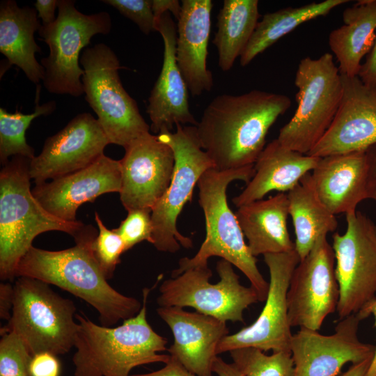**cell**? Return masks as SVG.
<instances>
[{"label":"cell","instance_id":"6da1fadb","mask_svg":"<svg viewBox=\"0 0 376 376\" xmlns=\"http://www.w3.org/2000/svg\"><path fill=\"white\" fill-rule=\"evenodd\" d=\"M291 103L287 95L259 90L215 97L196 126L201 147L214 168L226 171L254 164L269 128Z\"/></svg>","mask_w":376,"mask_h":376},{"label":"cell","instance_id":"7a4b0ae2","mask_svg":"<svg viewBox=\"0 0 376 376\" xmlns=\"http://www.w3.org/2000/svg\"><path fill=\"white\" fill-rule=\"evenodd\" d=\"M97 233L85 225L74 237L76 244L63 250L32 246L19 263L16 277L36 279L71 293L98 312L101 325L110 327L135 316L142 306L136 298L111 287L102 274L90 249Z\"/></svg>","mask_w":376,"mask_h":376},{"label":"cell","instance_id":"3957f363","mask_svg":"<svg viewBox=\"0 0 376 376\" xmlns=\"http://www.w3.org/2000/svg\"><path fill=\"white\" fill-rule=\"evenodd\" d=\"M149 291L143 290L140 311L117 327L99 325L76 314L74 376H130L137 366L169 361L170 355L159 354L168 350L167 339L155 332L146 318Z\"/></svg>","mask_w":376,"mask_h":376},{"label":"cell","instance_id":"277c9868","mask_svg":"<svg viewBox=\"0 0 376 376\" xmlns=\"http://www.w3.org/2000/svg\"><path fill=\"white\" fill-rule=\"evenodd\" d=\"M255 173L253 165L236 169L220 171L214 168L207 170L198 181V203L205 221V238L198 252L192 258L185 257L178 262V267L172 272L175 277L185 271L207 265L212 256L221 258L238 268L249 279L251 286L257 292L260 301L266 300L269 283L257 266L253 256L244 240L238 221L228 201L226 190L234 180L246 184Z\"/></svg>","mask_w":376,"mask_h":376},{"label":"cell","instance_id":"5b68a950","mask_svg":"<svg viewBox=\"0 0 376 376\" xmlns=\"http://www.w3.org/2000/svg\"><path fill=\"white\" fill-rule=\"evenodd\" d=\"M31 159L14 156L0 172V278L12 281L19 263L38 235L52 230L76 237L84 224L68 222L49 213L31 189Z\"/></svg>","mask_w":376,"mask_h":376},{"label":"cell","instance_id":"8992f818","mask_svg":"<svg viewBox=\"0 0 376 376\" xmlns=\"http://www.w3.org/2000/svg\"><path fill=\"white\" fill-rule=\"evenodd\" d=\"M13 285L11 316L1 333H16L33 356L68 353L75 345L77 330L74 302L31 277L19 276Z\"/></svg>","mask_w":376,"mask_h":376},{"label":"cell","instance_id":"52a82bcc","mask_svg":"<svg viewBox=\"0 0 376 376\" xmlns=\"http://www.w3.org/2000/svg\"><path fill=\"white\" fill-rule=\"evenodd\" d=\"M295 84L297 107L277 139L288 148L308 154L331 125L342 98V75L333 54L327 52L318 58H302Z\"/></svg>","mask_w":376,"mask_h":376},{"label":"cell","instance_id":"ba28073f","mask_svg":"<svg viewBox=\"0 0 376 376\" xmlns=\"http://www.w3.org/2000/svg\"><path fill=\"white\" fill-rule=\"evenodd\" d=\"M79 63L84 70L85 100L96 113L110 143L125 148L150 132L136 101L121 83L120 61L109 46L98 43L87 47Z\"/></svg>","mask_w":376,"mask_h":376},{"label":"cell","instance_id":"9c48e42d","mask_svg":"<svg viewBox=\"0 0 376 376\" xmlns=\"http://www.w3.org/2000/svg\"><path fill=\"white\" fill-rule=\"evenodd\" d=\"M57 8L56 20L42 24L38 31L49 49V55L40 59L45 70L42 81L51 93L79 97L84 93L81 52L94 36L110 32L111 16L105 11L82 13L72 0H58Z\"/></svg>","mask_w":376,"mask_h":376},{"label":"cell","instance_id":"30bf717a","mask_svg":"<svg viewBox=\"0 0 376 376\" xmlns=\"http://www.w3.org/2000/svg\"><path fill=\"white\" fill-rule=\"evenodd\" d=\"M157 135L173 150L175 166L169 188L152 208L151 244L159 251L175 253L181 245L185 249L193 246L192 240L178 230V217L191 201L201 176L214 164L201 147L196 126L177 124L175 132Z\"/></svg>","mask_w":376,"mask_h":376},{"label":"cell","instance_id":"8fae6325","mask_svg":"<svg viewBox=\"0 0 376 376\" xmlns=\"http://www.w3.org/2000/svg\"><path fill=\"white\" fill-rule=\"evenodd\" d=\"M220 280L211 283L207 265L185 271L164 281L157 302L160 307H191L197 312L220 320L244 322L243 313L259 301L255 289L242 285L233 265L221 259L216 266Z\"/></svg>","mask_w":376,"mask_h":376},{"label":"cell","instance_id":"7c38bea8","mask_svg":"<svg viewBox=\"0 0 376 376\" xmlns=\"http://www.w3.org/2000/svg\"><path fill=\"white\" fill-rule=\"evenodd\" d=\"M345 216L346 231L334 233L331 244L339 319L360 312L376 299V226L359 211Z\"/></svg>","mask_w":376,"mask_h":376},{"label":"cell","instance_id":"4fadbf2b","mask_svg":"<svg viewBox=\"0 0 376 376\" xmlns=\"http://www.w3.org/2000/svg\"><path fill=\"white\" fill-rule=\"evenodd\" d=\"M263 256L269 273L265 304L253 324L221 340L217 347V355L243 347L291 352L292 334L288 315L287 293L300 258L295 249Z\"/></svg>","mask_w":376,"mask_h":376},{"label":"cell","instance_id":"5bb4252c","mask_svg":"<svg viewBox=\"0 0 376 376\" xmlns=\"http://www.w3.org/2000/svg\"><path fill=\"white\" fill-rule=\"evenodd\" d=\"M335 262L331 245L322 236L297 265L287 293L291 327L318 331L327 316L336 311L339 288Z\"/></svg>","mask_w":376,"mask_h":376},{"label":"cell","instance_id":"9a60e30c","mask_svg":"<svg viewBox=\"0 0 376 376\" xmlns=\"http://www.w3.org/2000/svg\"><path fill=\"white\" fill-rule=\"evenodd\" d=\"M361 320L359 313L339 319L331 335L306 328L292 334L290 352L294 376H338L346 363L374 357L375 345L359 338Z\"/></svg>","mask_w":376,"mask_h":376},{"label":"cell","instance_id":"2e32d148","mask_svg":"<svg viewBox=\"0 0 376 376\" xmlns=\"http://www.w3.org/2000/svg\"><path fill=\"white\" fill-rule=\"evenodd\" d=\"M109 143L97 119L79 113L47 138L41 152L30 162V178L39 185L81 170L103 155Z\"/></svg>","mask_w":376,"mask_h":376},{"label":"cell","instance_id":"e0dca14e","mask_svg":"<svg viewBox=\"0 0 376 376\" xmlns=\"http://www.w3.org/2000/svg\"><path fill=\"white\" fill-rule=\"evenodd\" d=\"M124 149L125 155L120 160V201L127 212L152 210L171 182L175 166L173 151L157 135L150 132Z\"/></svg>","mask_w":376,"mask_h":376},{"label":"cell","instance_id":"ac0fdd59","mask_svg":"<svg viewBox=\"0 0 376 376\" xmlns=\"http://www.w3.org/2000/svg\"><path fill=\"white\" fill-rule=\"evenodd\" d=\"M343 95L336 116L308 153L323 157L366 151L376 144V90L357 77L343 76Z\"/></svg>","mask_w":376,"mask_h":376},{"label":"cell","instance_id":"d6986e66","mask_svg":"<svg viewBox=\"0 0 376 376\" xmlns=\"http://www.w3.org/2000/svg\"><path fill=\"white\" fill-rule=\"evenodd\" d=\"M122 173L120 160L104 154L91 165L67 175L36 185L32 194L39 203L53 216L74 222L77 209L99 196L120 193Z\"/></svg>","mask_w":376,"mask_h":376},{"label":"cell","instance_id":"ffe728a7","mask_svg":"<svg viewBox=\"0 0 376 376\" xmlns=\"http://www.w3.org/2000/svg\"><path fill=\"white\" fill-rule=\"evenodd\" d=\"M155 30L163 39L164 57L146 112L151 121L150 130L157 135L172 132L174 125L196 126L198 121L190 111L189 89L177 64V29L170 13L155 19Z\"/></svg>","mask_w":376,"mask_h":376},{"label":"cell","instance_id":"44dd1931","mask_svg":"<svg viewBox=\"0 0 376 376\" xmlns=\"http://www.w3.org/2000/svg\"><path fill=\"white\" fill-rule=\"evenodd\" d=\"M157 313L173 335L170 355L196 376H213L217 345L229 332L226 322L179 306H159Z\"/></svg>","mask_w":376,"mask_h":376},{"label":"cell","instance_id":"7402d4cb","mask_svg":"<svg viewBox=\"0 0 376 376\" xmlns=\"http://www.w3.org/2000/svg\"><path fill=\"white\" fill-rule=\"evenodd\" d=\"M212 6L211 0H182L177 19L176 61L189 92L196 96L213 86L207 68Z\"/></svg>","mask_w":376,"mask_h":376},{"label":"cell","instance_id":"603a6c76","mask_svg":"<svg viewBox=\"0 0 376 376\" xmlns=\"http://www.w3.org/2000/svg\"><path fill=\"white\" fill-rule=\"evenodd\" d=\"M368 162L366 151L320 157L312 171L315 191L334 215L354 213L368 199Z\"/></svg>","mask_w":376,"mask_h":376},{"label":"cell","instance_id":"cb8c5ba5","mask_svg":"<svg viewBox=\"0 0 376 376\" xmlns=\"http://www.w3.org/2000/svg\"><path fill=\"white\" fill-rule=\"evenodd\" d=\"M319 159L288 148L276 139L265 146L253 164V176L233 203L239 207L263 199L272 191L288 192L315 169Z\"/></svg>","mask_w":376,"mask_h":376},{"label":"cell","instance_id":"d4e9b609","mask_svg":"<svg viewBox=\"0 0 376 376\" xmlns=\"http://www.w3.org/2000/svg\"><path fill=\"white\" fill-rule=\"evenodd\" d=\"M237 208L235 216L253 256L295 249L287 228V194L279 192Z\"/></svg>","mask_w":376,"mask_h":376},{"label":"cell","instance_id":"484cf974","mask_svg":"<svg viewBox=\"0 0 376 376\" xmlns=\"http://www.w3.org/2000/svg\"><path fill=\"white\" fill-rule=\"evenodd\" d=\"M36 10L29 6L19 7L14 0L0 3V52L10 65L20 68L29 81L38 84L45 70L36 58L41 52L34 33L41 25Z\"/></svg>","mask_w":376,"mask_h":376},{"label":"cell","instance_id":"4316f807","mask_svg":"<svg viewBox=\"0 0 376 376\" xmlns=\"http://www.w3.org/2000/svg\"><path fill=\"white\" fill-rule=\"evenodd\" d=\"M343 24L329 35V45L341 75H359L361 60L376 37V0H359L343 13Z\"/></svg>","mask_w":376,"mask_h":376},{"label":"cell","instance_id":"83f0119b","mask_svg":"<svg viewBox=\"0 0 376 376\" xmlns=\"http://www.w3.org/2000/svg\"><path fill=\"white\" fill-rule=\"evenodd\" d=\"M288 213L295 233V249L300 260L311 251L317 240L334 232L336 218L322 203L313 183L311 174H306L287 194Z\"/></svg>","mask_w":376,"mask_h":376},{"label":"cell","instance_id":"f1b7e54d","mask_svg":"<svg viewBox=\"0 0 376 376\" xmlns=\"http://www.w3.org/2000/svg\"><path fill=\"white\" fill-rule=\"evenodd\" d=\"M260 17L258 0H224L217 16V31L212 43L218 64L228 71L250 40Z\"/></svg>","mask_w":376,"mask_h":376},{"label":"cell","instance_id":"f546056e","mask_svg":"<svg viewBox=\"0 0 376 376\" xmlns=\"http://www.w3.org/2000/svg\"><path fill=\"white\" fill-rule=\"evenodd\" d=\"M349 1V0H324L299 7H287L265 14L258 22L250 40L240 57L241 65H247L256 56L301 24L327 15L335 8Z\"/></svg>","mask_w":376,"mask_h":376},{"label":"cell","instance_id":"4dcf8cb0","mask_svg":"<svg viewBox=\"0 0 376 376\" xmlns=\"http://www.w3.org/2000/svg\"><path fill=\"white\" fill-rule=\"evenodd\" d=\"M40 88L36 93V107L33 113L24 114L17 111L9 113L0 108V162L2 166L10 157L22 156L30 159L35 157L34 149L26 140V131L33 120L40 116H48L56 109V102L39 104Z\"/></svg>","mask_w":376,"mask_h":376},{"label":"cell","instance_id":"1f68e13d","mask_svg":"<svg viewBox=\"0 0 376 376\" xmlns=\"http://www.w3.org/2000/svg\"><path fill=\"white\" fill-rule=\"evenodd\" d=\"M229 352L233 363L244 376H294V361L290 352L267 355L257 348L243 347Z\"/></svg>","mask_w":376,"mask_h":376},{"label":"cell","instance_id":"d6a6232c","mask_svg":"<svg viewBox=\"0 0 376 376\" xmlns=\"http://www.w3.org/2000/svg\"><path fill=\"white\" fill-rule=\"evenodd\" d=\"M95 220L98 227L97 236L90 244L91 253L105 278L113 276L120 256L125 252V244L120 236L113 229H108L95 212Z\"/></svg>","mask_w":376,"mask_h":376},{"label":"cell","instance_id":"836d02e7","mask_svg":"<svg viewBox=\"0 0 376 376\" xmlns=\"http://www.w3.org/2000/svg\"><path fill=\"white\" fill-rule=\"evenodd\" d=\"M0 376H29L33 357L24 340L13 331L1 333Z\"/></svg>","mask_w":376,"mask_h":376},{"label":"cell","instance_id":"e575fe53","mask_svg":"<svg viewBox=\"0 0 376 376\" xmlns=\"http://www.w3.org/2000/svg\"><path fill=\"white\" fill-rule=\"evenodd\" d=\"M151 213L150 209L128 211L119 226L113 229L122 238L125 251L144 240L151 244L153 230Z\"/></svg>","mask_w":376,"mask_h":376},{"label":"cell","instance_id":"d590c367","mask_svg":"<svg viewBox=\"0 0 376 376\" xmlns=\"http://www.w3.org/2000/svg\"><path fill=\"white\" fill-rule=\"evenodd\" d=\"M134 22L146 35L155 30V17L150 0H102Z\"/></svg>","mask_w":376,"mask_h":376},{"label":"cell","instance_id":"8d00e7d4","mask_svg":"<svg viewBox=\"0 0 376 376\" xmlns=\"http://www.w3.org/2000/svg\"><path fill=\"white\" fill-rule=\"evenodd\" d=\"M29 373V376H60V361L50 352L36 354L31 359Z\"/></svg>","mask_w":376,"mask_h":376},{"label":"cell","instance_id":"74e56055","mask_svg":"<svg viewBox=\"0 0 376 376\" xmlns=\"http://www.w3.org/2000/svg\"><path fill=\"white\" fill-rule=\"evenodd\" d=\"M358 77L366 86L376 90V37L371 50L361 64Z\"/></svg>","mask_w":376,"mask_h":376},{"label":"cell","instance_id":"f35d334b","mask_svg":"<svg viewBox=\"0 0 376 376\" xmlns=\"http://www.w3.org/2000/svg\"><path fill=\"white\" fill-rule=\"evenodd\" d=\"M130 376H196L185 368L175 357L170 355L165 366L150 373L134 374Z\"/></svg>","mask_w":376,"mask_h":376},{"label":"cell","instance_id":"ab89813d","mask_svg":"<svg viewBox=\"0 0 376 376\" xmlns=\"http://www.w3.org/2000/svg\"><path fill=\"white\" fill-rule=\"evenodd\" d=\"M14 299V285L10 283H0V317L1 319L8 320L11 312Z\"/></svg>","mask_w":376,"mask_h":376},{"label":"cell","instance_id":"60d3db41","mask_svg":"<svg viewBox=\"0 0 376 376\" xmlns=\"http://www.w3.org/2000/svg\"><path fill=\"white\" fill-rule=\"evenodd\" d=\"M366 152L368 162V199H373L376 202V144L368 148Z\"/></svg>","mask_w":376,"mask_h":376},{"label":"cell","instance_id":"b9f144b4","mask_svg":"<svg viewBox=\"0 0 376 376\" xmlns=\"http://www.w3.org/2000/svg\"><path fill=\"white\" fill-rule=\"evenodd\" d=\"M58 0H37L35 3V9L38 13V17L42 22V25H48L53 23L56 19V8H58Z\"/></svg>","mask_w":376,"mask_h":376},{"label":"cell","instance_id":"7bdbcfd3","mask_svg":"<svg viewBox=\"0 0 376 376\" xmlns=\"http://www.w3.org/2000/svg\"><path fill=\"white\" fill-rule=\"evenodd\" d=\"M152 10L155 19L166 12L172 14L176 19L181 11V3L177 0H153Z\"/></svg>","mask_w":376,"mask_h":376},{"label":"cell","instance_id":"ee69618b","mask_svg":"<svg viewBox=\"0 0 376 376\" xmlns=\"http://www.w3.org/2000/svg\"><path fill=\"white\" fill-rule=\"evenodd\" d=\"M212 370L218 376H244L233 363H226L218 356L214 361Z\"/></svg>","mask_w":376,"mask_h":376},{"label":"cell","instance_id":"f6af8a7d","mask_svg":"<svg viewBox=\"0 0 376 376\" xmlns=\"http://www.w3.org/2000/svg\"><path fill=\"white\" fill-rule=\"evenodd\" d=\"M357 313H359L362 320L368 318L371 314H373L375 317V327L376 328V299ZM366 376H376V345L375 355L372 361V363Z\"/></svg>","mask_w":376,"mask_h":376},{"label":"cell","instance_id":"bcb514c9","mask_svg":"<svg viewBox=\"0 0 376 376\" xmlns=\"http://www.w3.org/2000/svg\"><path fill=\"white\" fill-rule=\"evenodd\" d=\"M373 357L352 364L347 371L339 376H366L372 363Z\"/></svg>","mask_w":376,"mask_h":376},{"label":"cell","instance_id":"7dc6e473","mask_svg":"<svg viewBox=\"0 0 376 376\" xmlns=\"http://www.w3.org/2000/svg\"><path fill=\"white\" fill-rule=\"evenodd\" d=\"M375 230H376V226H375Z\"/></svg>","mask_w":376,"mask_h":376}]
</instances>
